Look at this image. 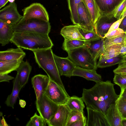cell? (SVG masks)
<instances>
[{"label":"cell","instance_id":"1","mask_svg":"<svg viewBox=\"0 0 126 126\" xmlns=\"http://www.w3.org/2000/svg\"><path fill=\"white\" fill-rule=\"evenodd\" d=\"M110 80L96 83L89 89H83L82 98L86 107L101 112L105 115L108 108L115 103L119 95Z\"/></svg>","mask_w":126,"mask_h":126},{"label":"cell","instance_id":"2","mask_svg":"<svg viewBox=\"0 0 126 126\" xmlns=\"http://www.w3.org/2000/svg\"><path fill=\"white\" fill-rule=\"evenodd\" d=\"M10 42L17 47L32 51L52 48L53 42L48 34L14 32Z\"/></svg>","mask_w":126,"mask_h":126},{"label":"cell","instance_id":"3","mask_svg":"<svg viewBox=\"0 0 126 126\" xmlns=\"http://www.w3.org/2000/svg\"><path fill=\"white\" fill-rule=\"evenodd\" d=\"M32 51L39 67L45 72L50 80L66 91L58 70L51 48Z\"/></svg>","mask_w":126,"mask_h":126},{"label":"cell","instance_id":"4","mask_svg":"<svg viewBox=\"0 0 126 126\" xmlns=\"http://www.w3.org/2000/svg\"><path fill=\"white\" fill-rule=\"evenodd\" d=\"M51 28L49 21L35 18L25 19L23 17L18 22L13 26L14 32L17 33H33L48 34Z\"/></svg>","mask_w":126,"mask_h":126},{"label":"cell","instance_id":"5","mask_svg":"<svg viewBox=\"0 0 126 126\" xmlns=\"http://www.w3.org/2000/svg\"><path fill=\"white\" fill-rule=\"evenodd\" d=\"M67 57L77 67L96 70L97 61L86 46L70 50L67 52Z\"/></svg>","mask_w":126,"mask_h":126},{"label":"cell","instance_id":"6","mask_svg":"<svg viewBox=\"0 0 126 126\" xmlns=\"http://www.w3.org/2000/svg\"><path fill=\"white\" fill-rule=\"evenodd\" d=\"M37 109L47 124L57 110L58 105L50 100L44 94L35 102Z\"/></svg>","mask_w":126,"mask_h":126},{"label":"cell","instance_id":"7","mask_svg":"<svg viewBox=\"0 0 126 126\" xmlns=\"http://www.w3.org/2000/svg\"><path fill=\"white\" fill-rule=\"evenodd\" d=\"M45 94L58 105L65 104L70 97L66 91L50 80Z\"/></svg>","mask_w":126,"mask_h":126},{"label":"cell","instance_id":"8","mask_svg":"<svg viewBox=\"0 0 126 126\" xmlns=\"http://www.w3.org/2000/svg\"><path fill=\"white\" fill-rule=\"evenodd\" d=\"M23 17L25 19L35 18L49 21V16L46 9L39 3H34L22 10Z\"/></svg>","mask_w":126,"mask_h":126},{"label":"cell","instance_id":"9","mask_svg":"<svg viewBox=\"0 0 126 126\" xmlns=\"http://www.w3.org/2000/svg\"><path fill=\"white\" fill-rule=\"evenodd\" d=\"M78 15L77 25L84 30L94 31V25L92 16L82 1L78 5Z\"/></svg>","mask_w":126,"mask_h":126},{"label":"cell","instance_id":"10","mask_svg":"<svg viewBox=\"0 0 126 126\" xmlns=\"http://www.w3.org/2000/svg\"><path fill=\"white\" fill-rule=\"evenodd\" d=\"M117 20L112 13L101 14L94 25V31L100 38L104 39L111 26Z\"/></svg>","mask_w":126,"mask_h":126},{"label":"cell","instance_id":"11","mask_svg":"<svg viewBox=\"0 0 126 126\" xmlns=\"http://www.w3.org/2000/svg\"><path fill=\"white\" fill-rule=\"evenodd\" d=\"M17 9L16 4L15 2L10 3L0 11V20L14 25L23 18Z\"/></svg>","mask_w":126,"mask_h":126},{"label":"cell","instance_id":"12","mask_svg":"<svg viewBox=\"0 0 126 126\" xmlns=\"http://www.w3.org/2000/svg\"><path fill=\"white\" fill-rule=\"evenodd\" d=\"M71 112L65 104L59 105L56 112L47 124L49 126H66Z\"/></svg>","mask_w":126,"mask_h":126},{"label":"cell","instance_id":"13","mask_svg":"<svg viewBox=\"0 0 126 126\" xmlns=\"http://www.w3.org/2000/svg\"><path fill=\"white\" fill-rule=\"evenodd\" d=\"M53 56L59 72L60 75L70 78L76 67L67 57L63 58L58 56L53 53Z\"/></svg>","mask_w":126,"mask_h":126},{"label":"cell","instance_id":"14","mask_svg":"<svg viewBox=\"0 0 126 126\" xmlns=\"http://www.w3.org/2000/svg\"><path fill=\"white\" fill-rule=\"evenodd\" d=\"M50 79L47 75L41 74L32 77L31 82L36 97V99L45 94L49 84Z\"/></svg>","mask_w":126,"mask_h":126},{"label":"cell","instance_id":"15","mask_svg":"<svg viewBox=\"0 0 126 126\" xmlns=\"http://www.w3.org/2000/svg\"><path fill=\"white\" fill-rule=\"evenodd\" d=\"M87 126H110L106 115L101 112L86 107Z\"/></svg>","mask_w":126,"mask_h":126},{"label":"cell","instance_id":"16","mask_svg":"<svg viewBox=\"0 0 126 126\" xmlns=\"http://www.w3.org/2000/svg\"><path fill=\"white\" fill-rule=\"evenodd\" d=\"M105 115L110 126H122L123 118L115 103L110 106Z\"/></svg>","mask_w":126,"mask_h":126},{"label":"cell","instance_id":"17","mask_svg":"<svg viewBox=\"0 0 126 126\" xmlns=\"http://www.w3.org/2000/svg\"><path fill=\"white\" fill-rule=\"evenodd\" d=\"M72 76L83 77L88 80L92 81L96 83L102 81L101 75L98 74L96 70L89 69L76 67L73 72Z\"/></svg>","mask_w":126,"mask_h":126},{"label":"cell","instance_id":"18","mask_svg":"<svg viewBox=\"0 0 126 126\" xmlns=\"http://www.w3.org/2000/svg\"><path fill=\"white\" fill-rule=\"evenodd\" d=\"M79 25H75L64 26L61 30V34L65 40L75 39L84 40V38L79 31Z\"/></svg>","mask_w":126,"mask_h":126},{"label":"cell","instance_id":"19","mask_svg":"<svg viewBox=\"0 0 126 126\" xmlns=\"http://www.w3.org/2000/svg\"><path fill=\"white\" fill-rule=\"evenodd\" d=\"M14 32L13 25L0 20V43L2 46L9 43Z\"/></svg>","mask_w":126,"mask_h":126},{"label":"cell","instance_id":"20","mask_svg":"<svg viewBox=\"0 0 126 126\" xmlns=\"http://www.w3.org/2000/svg\"><path fill=\"white\" fill-rule=\"evenodd\" d=\"M32 67L28 62L23 61L16 71L21 87H23L28 82Z\"/></svg>","mask_w":126,"mask_h":126},{"label":"cell","instance_id":"21","mask_svg":"<svg viewBox=\"0 0 126 126\" xmlns=\"http://www.w3.org/2000/svg\"><path fill=\"white\" fill-rule=\"evenodd\" d=\"M26 55L21 48H11L0 51V62L18 59L25 57Z\"/></svg>","mask_w":126,"mask_h":126},{"label":"cell","instance_id":"22","mask_svg":"<svg viewBox=\"0 0 126 126\" xmlns=\"http://www.w3.org/2000/svg\"><path fill=\"white\" fill-rule=\"evenodd\" d=\"M101 14L113 12L123 0H95Z\"/></svg>","mask_w":126,"mask_h":126},{"label":"cell","instance_id":"23","mask_svg":"<svg viewBox=\"0 0 126 126\" xmlns=\"http://www.w3.org/2000/svg\"><path fill=\"white\" fill-rule=\"evenodd\" d=\"M104 39L87 42L86 46L93 57L97 61L104 51L103 41Z\"/></svg>","mask_w":126,"mask_h":126},{"label":"cell","instance_id":"24","mask_svg":"<svg viewBox=\"0 0 126 126\" xmlns=\"http://www.w3.org/2000/svg\"><path fill=\"white\" fill-rule=\"evenodd\" d=\"M25 57L16 60L0 62V74H8L16 71Z\"/></svg>","mask_w":126,"mask_h":126},{"label":"cell","instance_id":"25","mask_svg":"<svg viewBox=\"0 0 126 126\" xmlns=\"http://www.w3.org/2000/svg\"><path fill=\"white\" fill-rule=\"evenodd\" d=\"M13 87L11 94L9 95L5 102L6 105L13 108L22 88L20 85L18 75L17 74L13 82Z\"/></svg>","mask_w":126,"mask_h":126},{"label":"cell","instance_id":"26","mask_svg":"<svg viewBox=\"0 0 126 126\" xmlns=\"http://www.w3.org/2000/svg\"><path fill=\"white\" fill-rule=\"evenodd\" d=\"M81 97L73 95L70 97L65 105L71 111L76 110L83 112L85 106Z\"/></svg>","mask_w":126,"mask_h":126},{"label":"cell","instance_id":"27","mask_svg":"<svg viewBox=\"0 0 126 126\" xmlns=\"http://www.w3.org/2000/svg\"><path fill=\"white\" fill-rule=\"evenodd\" d=\"M123 56V55H119L113 58L105 59L101 54L98 58L97 67L102 68L119 64L121 63Z\"/></svg>","mask_w":126,"mask_h":126},{"label":"cell","instance_id":"28","mask_svg":"<svg viewBox=\"0 0 126 126\" xmlns=\"http://www.w3.org/2000/svg\"><path fill=\"white\" fill-rule=\"evenodd\" d=\"M92 16L94 25L101 14L95 0H82Z\"/></svg>","mask_w":126,"mask_h":126},{"label":"cell","instance_id":"29","mask_svg":"<svg viewBox=\"0 0 126 126\" xmlns=\"http://www.w3.org/2000/svg\"><path fill=\"white\" fill-rule=\"evenodd\" d=\"M70 18L73 24L77 25L78 21V8L82 0H67Z\"/></svg>","mask_w":126,"mask_h":126},{"label":"cell","instance_id":"30","mask_svg":"<svg viewBox=\"0 0 126 126\" xmlns=\"http://www.w3.org/2000/svg\"><path fill=\"white\" fill-rule=\"evenodd\" d=\"M87 42L83 40L75 39L69 40H64L63 48L67 52L73 49L86 46Z\"/></svg>","mask_w":126,"mask_h":126},{"label":"cell","instance_id":"31","mask_svg":"<svg viewBox=\"0 0 126 126\" xmlns=\"http://www.w3.org/2000/svg\"><path fill=\"white\" fill-rule=\"evenodd\" d=\"M122 44L113 45L104 48L101 55L105 59L113 58L119 55Z\"/></svg>","mask_w":126,"mask_h":126},{"label":"cell","instance_id":"32","mask_svg":"<svg viewBox=\"0 0 126 126\" xmlns=\"http://www.w3.org/2000/svg\"><path fill=\"white\" fill-rule=\"evenodd\" d=\"M126 39V33L120 35L109 38H105L103 41L104 48L115 45L122 44Z\"/></svg>","mask_w":126,"mask_h":126},{"label":"cell","instance_id":"33","mask_svg":"<svg viewBox=\"0 0 126 126\" xmlns=\"http://www.w3.org/2000/svg\"><path fill=\"white\" fill-rule=\"evenodd\" d=\"M47 124L44 118L40 115H38L36 113L27 122L26 126H46Z\"/></svg>","mask_w":126,"mask_h":126},{"label":"cell","instance_id":"34","mask_svg":"<svg viewBox=\"0 0 126 126\" xmlns=\"http://www.w3.org/2000/svg\"><path fill=\"white\" fill-rule=\"evenodd\" d=\"M79 31L84 40L87 42H90L100 39V38L95 31H89L83 29L79 27Z\"/></svg>","mask_w":126,"mask_h":126},{"label":"cell","instance_id":"35","mask_svg":"<svg viewBox=\"0 0 126 126\" xmlns=\"http://www.w3.org/2000/svg\"><path fill=\"white\" fill-rule=\"evenodd\" d=\"M115 104L122 118L126 119V100L119 97Z\"/></svg>","mask_w":126,"mask_h":126},{"label":"cell","instance_id":"36","mask_svg":"<svg viewBox=\"0 0 126 126\" xmlns=\"http://www.w3.org/2000/svg\"><path fill=\"white\" fill-rule=\"evenodd\" d=\"M85 116L83 112L76 110L71 111L70 116L66 126H70L73 123L82 119Z\"/></svg>","mask_w":126,"mask_h":126},{"label":"cell","instance_id":"37","mask_svg":"<svg viewBox=\"0 0 126 126\" xmlns=\"http://www.w3.org/2000/svg\"><path fill=\"white\" fill-rule=\"evenodd\" d=\"M113 82L119 86L121 89L126 87V75L115 74Z\"/></svg>","mask_w":126,"mask_h":126},{"label":"cell","instance_id":"38","mask_svg":"<svg viewBox=\"0 0 126 126\" xmlns=\"http://www.w3.org/2000/svg\"><path fill=\"white\" fill-rule=\"evenodd\" d=\"M126 7V0H123L112 13L117 20L122 18L124 11Z\"/></svg>","mask_w":126,"mask_h":126},{"label":"cell","instance_id":"39","mask_svg":"<svg viewBox=\"0 0 126 126\" xmlns=\"http://www.w3.org/2000/svg\"><path fill=\"white\" fill-rule=\"evenodd\" d=\"M122 29L119 28L118 29L107 33L104 37L105 38H109L117 36L125 33Z\"/></svg>","mask_w":126,"mask_h":126},{"label":"cell","instance_id":"40","mask_svg":"<svg viewBox=\"0 0 126 126\" xmlns=\"http://www.w3.org/2000/svg\"><path fill=\"white\" fill-rule=\"evenodd\" d=\"M113 72L115 74L126 75V63L119 64L118 67L113 70Z\"/></svg>","mask_w":126,"mask_h":126},{"label":"cell","instance_id":"41","mask_svg":"<svg viewBox=\"0 0 126 126\" xmlns=\"http://www.w3.org/2000/svg\"><path fill=\"white\" fill-rule=\"evenodd\" d=\"M70 126H87V120L86 117L76 121L72 124Z\"/></svg>","mask_w":126,"mask_h":126},{"label":"cell","instance_id":"42","mask_svg":"<svg viewBox=\"0 0 126 126\" xmlns=\"http://www.w3.org/2000/svg\"><path fill=\"white\" fill-rule=\"evenodd\" d=\"M123 18H121L114 22L111 26L107 33L118 29Z\"/></svg>","mask_w":126,"mask_h":126},{"label":"cell","instance_id":"43","mask_svg":"<svg viewBox=\"0 0 126 126\" xmlns=\"http://www.w3.org/2000/svg\"><path fill=\"white\" fill-rule=\"evenodd\" d=\"M15 78L8 74H0V82L6 81L9 82V80Z\"/></svg>","mask_w":126,"mask_h":126},{"label":"cell","instance_id":"44","mask_svg":"<svg viewBox=\"0 0 126 126\" xmlns=\"http://www.w3.org/2000/svg\"><path fill=\"white\" fill-rule=\"evenodd\" d=\"M126 54V39L122 44L119 53V55H124Z\"/></svg>","mask_w":126,"mask_h":126},{"label":"cell","instance_id":"45","mask_svg":"<svg viewBox=\"0 0 126 126\" xmlns=\"http://www.w3.org/2000/svg\"><path fill=\"white\" fill-rule=\"evenodd\" d=\"M119 28L123 30L125 32H126V16L123 18Z\"/></svg>","mask_w":126,"mask_h":126},{"label":"cell","instance_id":"46","mask_svg":"<svg viewBox=\"0 0 126 126\" xmlns=\"http://www.w3.org/2000/svg\"><path fill=\"white\" fill-rule=\"evenodd\" d=\"M121 89V92L119 97L126 100V87Z\"/></svg>","mask_w":126,"mask_h":126},{"label":"cell","instance_id":"47","mask_svg":"<svg viewBox=\"0 0 126 126\" xmlns=\"http://www.w3.org/2000/svg\"><path fill=\"white\" fill-rule=\"evenodd\" d=\"M19 104L22 108H24L26 105V101L23 99H20L19 100Z\"/></svg>","mask_w":126,"mask_h":126},{"label":"cell","instance_id":"48","mask_svg":"<svg viewBox=\"0 0 126 126\" xmlns=\"http://www.w3.org/2000/svg\"><path fill=\"white\" fill-rule=\"evenodd\" d=\"M8 1V0H0V8L4 6Z\"/></svg>","mask_w":126,"mask_h":126},{"label":"cell","instance_id":"49","mask_svg":"<svg viewBox=\"0 0 126 126\" xmlns=\"http://www.w3.org/2000/svg\"><path fill=\"white\" fill-rule=\"evenodd\" d=\"M0 126H8L3 116L2 117V119H0Z\"/></svg>","mask_w":126,"mask_h":126},{"label":"cell","instance_id":"50","mask_svg":"<svg viewBox=\"0 0 126 126\" xmlns=\"http://www.w3.org/2000/svg\"><path fill=\"white\" fill-rule=\"evenodd\" d=\"M126 63V54L123 55V59L121 63Z\"/></svg>","mask_w":126,"mask_h":126},{"label":"cell","instance_id":"51","mask_svg":"<svg viewBox=\"0 0 126 126\" xmlns=\"http://www.w3.org/2000/svg\"><path fill=\"white\" fill-rule=\"evenodd\" d=\"M122 126H126V119H122Z\"/></svg>","mask_w":126,"mask_h":126},{"label":"cell","instance_id":"52","mask_svg":"<svg viewBox=\"0 0 126 126\" xmlns=\"http://www.w3.org/2000/svg\"><path fill=\"white\" fill-rule=\"evenodd\" d=\"M126 16V7L123 13L122 18H123Z\"/></svg>","mask_w":126,"mask_h":126},{"label":"cell","instance_id":"53","mask_svg":"<svg viewBox=\"0 0 126 126\" xmlns=\"http://www.w3.org/2000/svg\"><path fill=\"white\" fill-rule=\"evenodd\" d=\"M15 0H8V1L10 3H12L14 2Z\"/></svg>","mask_w":126,"mask_h":126},{"label":"cell","instance_id":"54","mask_svg":"<svg viewBox=\"0 0 126 126\" xmlns=\"http://www.w3.org/2000/svg\"><path fill=\"white\" fill-rule=\"evenodd\" d=\"M126 33V32H125Z\"/></svg>","mask_w":126,"mask_h":126}]
</instances>
